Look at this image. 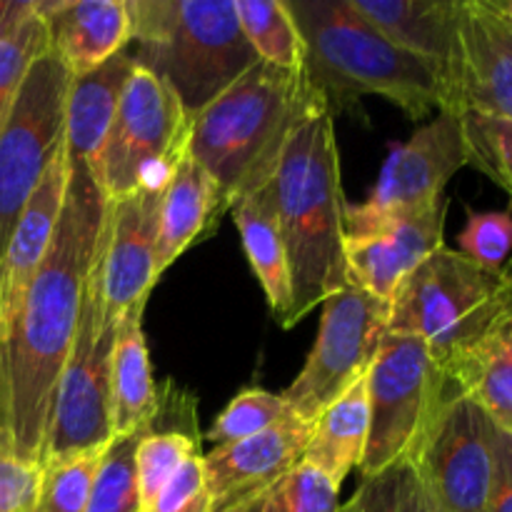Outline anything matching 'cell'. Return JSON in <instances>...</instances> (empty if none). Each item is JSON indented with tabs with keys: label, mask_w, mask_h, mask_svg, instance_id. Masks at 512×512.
<instances>
[{
	"label": "cell",
	"mask_w": 512,
	"mask_h": 512,
	"mask_svg": "<svg viewBox=\"0 0 512 512\" xmlns=\"http://www.w3.org/2000/svg\"><path fill=\"white\" fill-rule=\"evenodd\" d=\"M448 198L393 220L373 233L345 238L348 280L373 298L390 303L410 273L445 245Z\"/></svg>",
	"instance_id": "obj_17"
},
{
	"label": "cell",
	"mask_w": 512,
	"mask_h": 512,
	"mask_svg": "<svg viewBox=\"0 0 512 512\" xmlns=\"http://www.w3.org/2000/svg\"><path fill=\"white\" fill-rule=\"evenodd\" d=\"M338 512H440L415 460L368 475Z\"/></svg>",
	"instance_id": "obj_29"
},
{
	"label": "cell",
	"mask_w": 512,
	"mask_h": 512,
	"mask_svg": "<svg viewBox=\"0 0 512 512\" xmlns=\"http://www.w3.org/2000/svg\"><path fill=\"white\" fill-rule=\"evenodd\" d=\"M500 280H503V288H500V313L512 315V258L500 270Z\"/></svg>",
	"instance_id": "obj_39"
},
{
	"label": "cell",
	"mask_w": 512,
	"mask_h": 512,
	"mask_svg": "<svg viewBox=\"0 0 512 512\" xmlns=\"http://www.w3.org/2000/svg\"><path fill=\"white\" fill-rule=\"evenodd\" d=\"M163 188L148 185L125 198L108 200L100 258L105 323H118L125 310L148 303L150 290L158 283L155 248Z\"/></svg>",
	"instance_id": "obj_15"
},
{
	"label": "cell",
	"mask_w": 512,
	"mask_h": 512,
	"mask_svg": "<svg viewBox=\"0 0 512 512\" xmlns=\"http://www.w3.org/2000/svg\"><path fill=\"white\" fill-rule=\"evenodd\" d=\"M465 215L468 220L458 235V253L483 270L500 273L512 258V213L465 208Z\"/></svg>",
	"instance_id": "obj_34"
},
{
	"label": "cell",
	"mask_w": 512,
	"mask_h": 512,
	"mask_svg": "<svg viewBox=\"0 0 512 512\" xmlns=\"http://www.w3.org/2000/svg\"><path fill=\"white\" fill-rule=\"evenodd\" d=\"M313 423L290 415L265 433L240 443L220 445L203 455L213 512H228L260 503L285 475L298 468L308 450Z\"/></svg>",
	"instance_id": "obj_16"
},
{
	"label": "cell",
	"mask_w": 512,
	"mask_h": 512,
	"mask_svg": "<svg viewBox=\"0 0 512 512\" xmlns=\"http://www.w3.org/2000/svg\"><path fill=\"white\" fill-rule=\"evenodd\" d=\"M240 30L260 63L285 70L305 65V45L285 0H233Z\"/></svg>",
	"instance_id": "obj_28"
},
{
	"label": "cell",
	"mask_w": 512,
	"mask_h": 512,
	"mask_svg": "<svg viewBox=\"0 0 512 512\" xmlns=\"http://www.w3.org/2000/svg\"><path fill=\"white\" fill-rule=\"evenodd\" d=\"M493 460L488 512H512V433L495 428Z\"/></svg>",
	"instance_id": "obj_38"
},
{
	"label": "cell",
	"mask_w": 512,
	"mask_h": 512,
	"mask_svg": "<svg viewBox=\"0 0 512 512\" xmlns=\"http://www.w3.org/2000/svg\"><path fill=\"white\" fill-rule=\"evenodd\" d=\"M140 512H213V500L205 483L203 455L190 458L160 490L158 498Z\"/></svg>",
	"instance_id": "obj_37"
},
{
	"label": "cell",
	"mask_w": 512,
	"mask_h": 512,
	"mask_svg": "<svg viewBox=\"0 0 512 512\" xmlns=\"http://www.w3.org/2000/svg\"><path fill=\"white\" fill-rule=\"evenodd\" d=\"M133 70V55L130 50H123L100 68L70 80L68 105H65V155L68 160H83L93 168Z\"/></svg>",
	"instance_id": "obj_23"
},
{
	"label": "cell",
	"mask_w": 512,
	"mask_h": 512,
	"mask_svg": "<svg viewBox=\"0 0 512 512\" xmlns=\"http://www.w3.org/2000/svg\"><path fill=\"white\" fill-rule=\"evenodd\" d=\"M328 113L305 68L255 63L228 90L205 105L188 133V153L218 185L220 210L273 180L290 135Z\"/></svg>",
	"instance_id": "obj_2"
},
{
	"label": "cell",
	"mask_w": 512,
	"mask_h": 512,
	"mask_svg": "<svg viewBox=\"0 0 512 512\" xmlns=\"http://www.w3.org/2000/svg\"><path fill=\"white\" fill-rule=\"evenodd\" d=\"M128 13L135 65L163 80L190 120L258 63L233 0H128Z\"/></svg>",
	"instance_id": "obj_5"
},
{
	"label": "cell",
	"mask_w": 512,
	"mask_h": 512,
	"mask_svg": "<svg viewBox=\"0 0 512 512\" xmlns=\"http://www.w3.org/2000/svg\"><path fill=\"white\" fill-rule=\"evenodd\" d=\"M50 50L35 0H0V128L35 60Z\"/></svg>",
	"instance_id": "obj_27"
},
{
	"label": "cell",
	"mask_w": 512,
	"mask_h": 512,
	"mask_svg": "<svg viewBox=\"0 0 512 512\" xmlns=\"http://www.w3.org/2000/svg\"><path fill=\"white\" fill-rule=\"evenodd\" d=\"M388 318L390 303L353 283L325 300L313 350L283 393L293 415L315 423L350 385L368 375L388 335Z\"/></svg>",
	"instance_id": "obj_11"
},
{
	"label": "cell",
	"mask_w": 512,
	"mask_h": 512,
	"mask_svg": "<svg viewBox=\"0 0 512 512\" xmlns=\"http://www.w3.org/2000/svg\"><path fill=\"white\" fill-rule=\"evenodd\" d=\"M145 428L110 440L103 458H100L85 512H140L138 480H135V450H138Z\"/></svg>",
	"instance_id": "obj_30"
},
{
	"label": "cell",
	"mask_w": 512,
	"mask_h": 512,
	"mask_svg": "<svg viewBox=\"0 0 512 512\" xmlns=\"http://www.w3.org/2000/svg\"><path fill=\"white\" fill-rule=\"evenodd\" d=\"M260 505H263V500L255 505H248V508H238V510H228V512H260Z\"/></svg>",
	"instance_id": "obj_41"
},
{
	"label": "cell",
	"mask_w": 512,
	"mask_h": 512,
	"mask_svg": "<svg viewBox=\"0 0 512 512\" xmlns=\"http://www.w3.org/2000/svg\"><path fill=\"white\" fill-rule=\"evenodd\" d=\"M370 410L365 378L350 385L333 405L320 413L313 423L303 463L328 475L335 485H343L350 470L360 468L368 445Z\"/></svg>",
	"instance_id": "obj_26"
},
{
	"label": "cell",
	"mask_w": 512,
	"mask_h": 512,
	"mask_svg": "<svg viewBox=\"0 0 512 512\" xmlns=\"http://www.w3.org/2000/svg\"><path fill=\"white\" fill-rule=\"evenodd\" d=\"M48 28L50 50L73 78L128 50V0H35Z\"/></svg>",
	"instance_id": "obj_19"
},
{
	"label": "cell",
	"mask_w": 512,
	"mask_h": 512,
	"mask_svg": "<svg viewBox=\"0 0 512 512\" xmlns=\"http://www.w3.org/2000/svg\"><path fill=\"white\" fill-rule=\"evenodd\" d=\"M450 388L503 433H512V315L498 320L445 368Z\"/></svg>",
	"instance_id": "obj_22"
},
{
	"label": "cell",
	"mask_w": 512,
	"mask_h": 512,
	"mask_svg": "<svg viewBox=\"0 0 512 512\" xmlns=\"http://www.w3.org/2000/svg\"><path fill=\"white\" fill-rule=\"evenodd\" d=\"M105 450L68 455L43 463L38 503L35 512H85L88 510L90 488L98 473Z\"/></svg>",
	"instance_id": "obj_31"
},
{
	"label": "cell",
	"mask_w": 512,
	"mask_h": 512,
	"mask_svg": "<svg viewBox=\"0 0 512 512\" xmlns=\"http://www.w3.org/2000/svg\"><path fill=\"white\" fill-rule=\"evenodd\" d=\"M233 218L243 238L245 255L250 260L255 278L260 280L270 310L283 325L293 305V290H290L288 255H285L283 235L278 225V210H275L273 180L255 193L245 195L233 205Z\"/></svg>",
	"instance_id": "obj_25"
},
{
	"label": "cell",
	"mask_w": 512,
	"mask_h": 512,
	"mask_svg": "<svg viewBox=\"0 0 512 512\" xmlns=\"http://www.w3.org/2000/svg\"><path fill=\"white\" fill-rule=\"evenodd\" d=\"M223 215L218 185L185 150L175 163L160 200L155 275L160 278L190 245L213 235Z\"/></svg>",
	"instance_id": "obj_21"
},
{
	"label": "cell",
	"mask_w": 512,
	"mask_h": 512,
	"mask_svg": "<svg viewBox=\"0 0 512 512\" xmlns=\"http://www.w3.org/2000/svg\"><path fill=\"white\" fill-rule=\"evenodd\" d=\"M290 415H293V410L285 403L283 393L275 395L263 388L240 390L230 400L228 408L215 418L213 428L205 433V440L215 443V448L240 443V440L253 438V435L265 433L273 425L283 423Z\"/></svg>",
	"instance_id": "obj_32"
},
{
	"label": "cell",
	"mask_w": 512,
	"mask_h": 512,
	"mask_svg": "<svg viewBox=\"0 0 512 512\" xmlns=\"http://www.w3.org/2000/svg\"><path fill=\"white\" fill-rule=\"evenodd\" d=\"M273 195L293 290L283 328H293L315 305L350 285L345 268L348 205L333 115H318L290 135L273 175Z\"/></svg>",
	"instance_id": "obj_3"
},
{
	"label": "cell",
	"mask_w": 512,
	"mask_h": 512,
	"mask_svg": "<svg viewBox=\"0 0 512 512\" xmlns=\"http://www.w3.org/2000/svg\"><path fill=\"white\" fill-rule=\"evenodd\" d=\"M500 273L450 248L435 250L390 300L388 333L423 340L440 368L480 338L500 315Z\"/></svg>",
	"instance_id": "obj_6"
},
{
	"label": "cell",
	"mask_w": 512,
	"mask_h": 512,
	"mask_svg": "<svg viewBox=\"0 0 512 512\" xmlns=\"http://www.w3.org/2000/svg\"><path fill=\"white\" fill-rule=\"evenodd\" d=\"M105 228V225H103ZM103 235L83 293L78 330L55 390L43 463L68 455L105 450L113 440L110 420V355L115 325L103 320Z\"/></svg>",
	"instance_id": "obj_9"
},
{
	"label": "cell",
	"mask_w": 512,
	"mask_h": 512,
	"mask_svg": "<svg viewBox=\"0 0 512 512\" xmlns=\"http://www.w3.org/2000/svg\"><path fill=\"white\" fill-rule=\"evenodd\" d=\"M468 165L463 120L438 113L420 125L410 140L393 145L373 193L360 205H348V235L373 233L393 220L430 208L445 198V185Z\"/></svg>",
	"instance_id": "obj_12"
},
{
	"label": "cell",
	"mask_w": 512,
	"mask_h": 512,
	"mask_svg": "<svg viewBox=\"0 0 512 512\" xmlns=\"http://www.w3.org/2000/svg\"><path fill=\"white\" fill-rule=\"evenodd\" d=\"M370 428L360 473H380L400 460H413L445 400L455 393L445 370L423 340L385 335L368 375Z\"/></svg>",
	"instance_id": "obj_7"
},
{
	"label": "cell",
	"mask_w": 512,
	"mask_h": 512,
	"mask_svg": "<svg viewBox=\"0 0 512 512\" xmlns=\"http://www.w3.org/2000/svg\"><path fill=\"white\" fill-rule=\"evenodd\" d=\"M65 188H68V158L63 148L25 205L0 260V343L8 335L30 283L48 255L63 210Z\"/></svg>",
	"instance_id": "obj_18"
},
{
	"label": "cell",
	"mask_w": 512,
	"mask_h": 512,
	"mask_svg": "<svg viewBox=\"0 0 512 512\" xmlns=\"http://www.w3.org/2000/svg\"><path fill=\"white\" fill-rule=\"evenodd\" d=\"M145 303L133 305L115 325L110 355V420L113 438L135 433L153 420L158 410V385L150 370L143 333Z\"/></svg>",
	"instance_id": "obj_24"
},
{
	"label": "cell",
	"mask_w": 512,
	"mask_h": 512,
	"mask_svg": "<svg viewBox=\"0 0 512 512\" xmlns=\"http://www.w3.org/2000/svg\"><path fill=\"white\" fill-rule=\"evenodd\" d=\"M305 45V75L328 113L380 95L413 120L445 113L448 85L428 60L390 43L348 0H285Z\"/></svg>",
	"instance_id": "obj_4"
},
{
	"label": "cell",
	"mask_w": 512,
	"mask_h": 512,
	"mask_svg": "<svg viewBox=\"0 0 512 512\" xmlns=\"http://www.w3.org/2000/svg\"><path fill=\"white\" fill-rule=\"evenodd\" d=\"M465 130L468 165L488 175L512 200V123L480 113L460 115Z\"/></svg>",
	"instance_id": "obj_33"
},
{
	"label": "cell",
	"mask_w": 512,
	"mask_h": 512,
	"mask_svg": "<svg viewBox=\"0 0 512 512\" xmlns=\"http://www.w3.org/2000/svg\"><path fill=\"white\" fill-rule=\"evenodd\" d=\"M495 3H498V0H495ZM498 8H500V13L505 15V20L512 25V0L510 3H498Z\"/></svg>",
	"instance_id": "obj_40"
},
{
	"label": "cell",
	"mask_w": 512,
	"mask_h": 512,
	"mask_svg": "<svg viewBox=\"0 0 512 512\" xmlns=\"http://www.w3.org/2000/svg\"><path fill=\"white\" fill-rule=\"evenodd\" d=\"M348 3L390 43L435 65L443 73L445 85H450L455 50H458L460 0H348Z\"/></svg>",
	"instance_id": "obj_20"
},
{
	"label": "cell",
	"mask_w": 512,
	"mask_h": 512,
	"mask_svg": "<svg viewBox=\"0 0 512 512\" xmlns=\"http://www.w3.org/2000/svg\"><path fill=\"white\" fill-rule=\"evenodd\" d=\"M190 118L173 90L135 65L93 175L105 200H118L148 185H165L188 150Z\"/></svg>",
	"instance_id": "obj_8"
},
{
	"label": "cell",
	"mask_w": 512,
	"mask_h": 512,
	"mask_svg": "<svg viewBox=\"0 0 512 512\" xmlns=\"http://www.w3.org/2000/svg\"><path fill=\"white\" fill-rule=\"evenodd\" d=\"M493 438L495 425L468 398L445 400L413 458L440 512H488Z\"/></svg>",
	"instance_id": "obj_13"
},
{
	"label": "cell",
	"mask_w": 512,
	"mask_h": 512,
	"mask_svg": "<svg viewBox=\"0 0 512 512\" xmlns=\"http://www.w3.org/2000/svg\"><path fill=\"white\" fill-rule=\"evenodd\" d=\"M445 113H480L512 123V25L495 0H460Z\"/></svg>",
	"instance_id": "obj_14"
},
{
	"label": "cell",
	"mask_w": 512,
	"mask_h": 512,
	"mask_svg": "<svg viewBox=\"0 0 512 512\" xmlns=\"http://www.w3.org/2000/svg\"><path fill=\"white\" fill-rule=\"evenodd\" d=\"M43 465L15 448L13 435L0 428V512H35Z\"/></svg>",
	"instance_id": "obj_36"
},
{
	"label": "cell",
	"mask_w": 512,
	"mask_h": 512,
	"mask_svg": "<svg viewBox=\"0 0 512 512\" xmlns=\"http://www.w3.org/2000/svg\"><path fill=\"white\" fill-rule=\"evenodd\" d=\"M70 80L53 50L40 55L0 128V260L25 205L65 148Z\"/></svg>",
	"instance_id": "obj_10"
},
{
	"label": "cell",
	"mask_w": 512,
	"mask_h": 512,
	"mask_svg": "<svg viewBox=\"0 0 512 512\" xmlns=\"http://www.w3.org/2000/svg\"><path fill=\"white\" fill-rule=\"evenodd\" d=\"M105 208L108 200L93 168L83 160H68V188L53 243L0 343V428L13 435L20 455L40 465L55 390L98 255Z\"/></svg>",
	"instance_id": "obj_1"
},
{
	"label": "cell",
	"mask_w": 512,
	"mask_h": 512,
	"mask_svg": "<svg viewBox=\"0 0 512 512\" xmlns=\"http://www.w3.org/2000/svg\"><path fill=\"white\" fill-rule=\"evenodd\" d=\"M340 485L318 468L300 463L263 498L260 512H338Z\"/></svg>",
	"instance_id": "obj_35"
}]
</instances>
